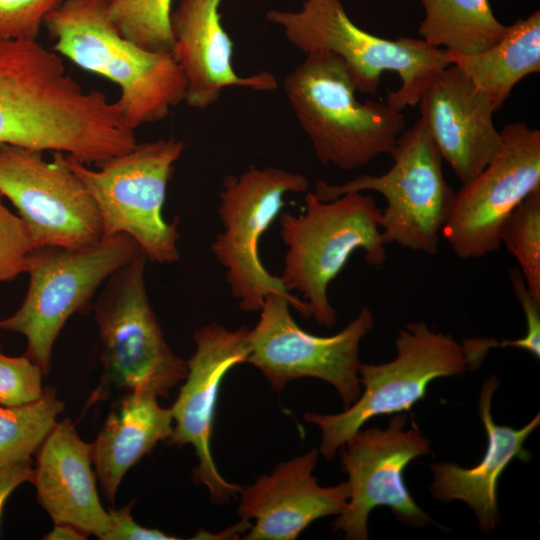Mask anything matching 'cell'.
<instances>
[{"instance_id":"6da1fadb","label":"cell","mask_w":540,"mask_h":540,"mask_svg":"<svg viewBox=\"0 0 540 540\" xmlns=\"http://www.w3.org/2000/svg\"><path fill=\"white\" fill-rule=\"evenodd\" d=\"M43 25L52 50L118 85L116 103L131 129L165 119L184 102L186 79L172 53L146 50L122 36L107 0H63Z\"/></svg>"},{"instance_id":"9c48e42d","label":"cell","mask_w":540,"mask_h":540,"mask_svg":"<svg viewBox=\"0 0 540 540\" xmlns=\"http://www.w3.org/2000/svg\"><path fill=\"white\" fill-rule=\"evenodd\" d=\"M308 187L305 175L276 167L250 166L224 178L218 206L223 231L210 249L225 269L226 282L241 310L259 312L265 297L277 293L310 318L307 304L289 292L280 277L268 272L258 251L260 238L285 205L284 196L305 192Z\"/></svg>"},{"instance_id":"ac0fdd59","label":"cell","mask_w":540,"mask_h":540,"mask_svg":"<svg viewBox=\"0 0 540 540\" xmlns=\"http://www.w3.org/2000/svg\"><path fill=\"white\" fill-rule=\"evenodd\" d=\"M224 0H180L171 12L172 55L186 79L184 102L207 109L228 87L272 91L278 87L267 71L240 76L232 64L233 43L222 26L219 8Z\"/></svg>"},{"instance_id":"d4e9b609","label":"cell","mask_w":540,"mask_h":540,"mask_svg":"<svg viewBox=\"0 0 540 540\" xmlns=\"http://www.w3.org/2000/svg\"><path fill=\"white\" fill-rule=\"evenodd\" d=\"M65 404L54 387L18 405L0 404V464L30 458L57 424Z\"/></svg>"},{"instance_id":"3957f363","label":"cell","mask_w":540,"mask_h":540,"mask_svg":"<svg viewBox=\"0 0 540 540\" xmlns=\"http://www.w3.org/2000/svg\"><path fill=\"white\" fill-rule=\"evenodd\" d=\"M298 215L281 212L280 237L287 247L280 279L307 304L310 318L332 327L336 311L328 298L330 283L358 249L367 264L379 267L387 257L380 229L381 209L362 192H348L332 200L305 195Z\"/></svg>"},{"instance_id":"9a60e30c","label":"cell","mask_w":540,"mask_h":540,"mask_svg":"<svg viewBox=\"0 0 540 540\" xmlns=\"http://www.w3.org/2000/svg\"><path fill=\"white\" fill-rule=\"evenodd\" d=\"M249 331L246 326L229 330L211 322L193 334L195 351L187 362L185 383L172 405L173 432L169 443L191 444L198 458L195 480L206 486L211 500L225 504L241 491L218 471L210 450L219 388L227 372L248 361Z\"/></svg>"},{"instance_id":"7402d4cb","label":"cell","mask_w":540,"mask_h":540,"mask_svg":"<svg viewBox=\"0 0 540 540\" xmlns=\"http://www.w3.org/2000/svg\"><path fill=\"white\" fill-rule=\"evenodd\" d=\"M51 112V91L33 40L0 39V143L34 148Z\"/></svg>"},{"instance_id":"836d02e7","label":"cell","mask_w":540,"mask_h":540,"mask_svg":"<svg viewBox=\"0 0 540 540\" xmlns=\"http://www.w3.org/2000/svg\"><path fill=\"white\" fill-rule=\"evenodd\" d=\"M43 538L47 540H83L87 539V535L73 525L54 523L52 530Z\"/></svg>"},{"instance_id":"44dd1931","label":"cell","mask_w":540,"mask_h":540,"mask_svg":"<svg viewBox=\"0 0 540 540\" xmlns=\"http://www.w3.org/2000/svg\"><path fill=\"white\" fill-rule=\"evenodd\" d=\"M157 398L150 393H124L91 443L96 477L110 503L127 471L172 435L171 408L160 406Z\"/></svg>"},{"instance_id":"d6986e66","label":"cell","mask_w":540,"mask_h":540,"mask_svg":"<svg viewBox=\"0 0 540 540\" xmlns=\"http://www.w3.org/2000/svg\"><path fill=\"white\" fill-rule=\"evenodd\" d=\"M36 453L31 483L53 523L73 525L102 540L109 529V513L99 499L91 443L84 442L65 418Z\"/></svg>"},{"instance_id":"ffe728a7","label":"cell","mask_w":540,"mask_h":540,"mask_svg":"<svg viewBox=\"0 0 540 540\" xmlns=\"http://www.w3.org/2000/svg\"><path fill=\"white\" fill-rule=\"evenodd\" d=\"M499 382L497 376H491L480 389L478 411L487 435L481 461L471 468L452 462L431 465V495L443 502L459 500L466 503L484 534L495 530L500 519L497 490L501 474L513 459L528 460L529 452L524 449V443L540 424L539 413L519 429L495 423L491 404Z\"/></svg>"},{"instance_id":"83f0119b","label":"cell","mask_w":540,"mask_h":540,"mask_svg":"<svg viewBox=\"0 0 540 540\" xmlns=\"http://www.w3.org/2000/svg\"><path fill=\"white\" fill-rule=\"evenodd\" d=\"M2 198L0 193V282H5L27 273L36 247L26 223L4 205Z\"/></svg>"},{"instance_id":"cb8c5ba5","label":"cell","mask_w":540,"mask_h":540,"mask_svg":"<svg viewBox=\"0 0 540 540\" xmlns=\"http://www.w3.org/2000/svg\"><path fill=\"white\" fill-rule=\"evenodd\" d=\"M424 11L418 33L427 43L458 54L482 52L497 43L507 26L489 0H419Z\"/></svg>"},{"instance_id":"d6a6232c","label":"cell","mask_w":540,"mask_h":540,"mask_svg":"<svg viewBox=\"0 0 540 540\" xmlns=\"http://www.w3.org/2000/svg\"><path fill=\"white\" fill-rule=\"evenodd\" d=\"M32 458L0 464V519L5 503L12 492L21 484L31 482Z\"/></svg>"},{"instance_id":"5b68a950","label":"cell","mask_w":540,"mask_h":540,"mask_svg":"<svg viewBox=\"0 0 540 540\" xmlns=\"http://www.w3.org/2000/svg\"><path fill=\"white\" fill-rule=\"evenodd\" d=\"M140 252L138 243L124 233L103 237L85 248H35L24 300L12 315L0 319V330L23 335V355L47 377L55 341L67 320L92 308L98 288Z\"/></svg>"},{"instance_id":"2e32d148","label":"cell","mask_w":540,"mask_h":540,"mask_svg":"<svg viewBox=\"0 0 540 540\" xmlns=\"http://www.w3.org/2000/svg\"><path fill=\"white\" fill-rule=\"evenodd\" d=\"M420 120L462 185L478 176L501 147L489 98L455 65L437 71L419 101Z\"/></svg>"},{"instance_id":"e0dca14e","label":"cell","mask_w":540,"mask_h":540,"mask_svg":"<svg viewBox=\"0 0 540 540\" xmlns=\"http://www.w3.org/2000/svg\"><path fill=\"white\" fill-rule=\"evenodd\" d=\"M319 451L311 449L279 463L241 489L237 509L242 520L254 523L246 540H295L312 522L340 515L349 500V484L322 487L313 475Z\"/></svg>"},{"instance_id":"52a82bcc","label":"cell","mask_w":540,"mask_h":540,"mask_svg":"<svg viewBox=\"0 0 540 540\" xmlns=\"http://www.w3.org/2000/svg\"><path fill=\"white\" fill-rule=\"evenodd\" d=\"M183 150L182 141L169 137L137 143L98 169L65 154L63 159L92 195L100 213L103 237L127 234L147 259L172 264L179 259L180 233L177 221L167 222L162 209L174 164Z\"/></svg>"},{"instance_id":"8992f818","label":"cell","mask_w":540,"mask_h":540,"mask_svg":"<svg viewBox=\"0 0 540 540\" xmlns=\"http://www.w3.org/2000/svg\"><path fill=\"white\" fill-rule=\"evenodd\" d=\"M137 254L106 281L92 304L100 339L103 382L124 393L168 397L186 378L187 362L169 347L150 303L145 268Z\"/></svg>"},{"instance_id":"ba28073f","label":"cell","mask_w":540,"mask_h":540,"mask_svg":"<svg viewBox=\"0 0 540 540\" xmlns=\"http://www.w3.org/2000/svg\"><path fill=\"white\" fill-rule=\"evenodd\" d=\"M389 155L392 165L385 173L363 174L343 184L318 180L313 193L323 201L348 192L380 193L387 203L380 217L385 244L434 255L456 196L445 180L441 154L419 119L400 134Z\"/></svg>"},{"instance_id":"603a6c76","label":"cell","mask_w":540,"mask_h":540,"mask_svg":"<svg viewBox=\"0 0 540 540\" xmlns=\"http://www.w3.org/2000/svg\"><path fill=\"white\" fill-rule=\"evenodd\" d=\"M446 52L449 62L489 98L496 112L520 80L540 71V12L517 19L497 43L482 52Z\"/></svg>"},{"instance_id":"7a4b0ae2","label":"cell","mask_w":540,"mask_h":540,"mask_svg":"<svg viewBox=\"0 0 540 540\" xmlns=\"http://www.w3.org/2000/svg\"><path fill=\"white\" fill-rule=\"evenodd\" d=\"M283 89L323 164L343 170L366 166L389 155L405 130L402 111L386 102L358 101L345 64L330 52L305 54L284 78Z\"/></svg>"},{"instance_id":"f546056e","label":"cell","mask_w":540,"mask_h":540,"mask_svg":"<svg viewBox=\"0 0 540 540\" xmlns=\"http://www.w3.org/2000/svg\"><path fill=\"white\" fill-rule=\"evenodd\" d=\"M63 0H0V39L37 40L47 14Z\"/></svg>"},{"instance_id":"1f68e13d","label":"cell","mask_w":540,"mask_h":540,"mask_svg":"<svg viewBox=\"0 0 540 540\" xmlns=\"http://www.w3.org/2000/svg\"><path fill=\"white\" fill-rule=\"evenodd\" d=\"M133 503L119 509L109 510V529L102 540H175L178 537L156 528L138 524L132 514Z\"/></svg>"},{"instance_id":"30bf717a","label":"cell","mask_w":540,"mask_h":540,"mask_svg":"<svg viewBox=\"0 0 540 540\" xmlns=\"http://www.w3.org/2000/svg\"><path fill=\"white\" fill-rule=\"evenodd\" d=\"M396 357L381 364L360 363L364 390L337 414L306 413L304 419L322 433L319 452L332 459L346 441L371 418L409 411L426 396L430 382L470 369L461 343L424 322L406 324L395 340Z\"/></svg>"},{"instance_id":"4dcf8cb0","label":"cell","mask_w":540,"mask_h":540,"mask_svg":"<svg viewBox=\"0 0 540 540\" xmlns=\"http://www.w3.org/2000/svg\"><path fill=\"white\" fill-rule=\"evenodd\" d=\"M509 278L513 293L519 301L526 319V333L522 338L515 340L495 341L490 340L491 348L514 347L531 353L537 359L540 358V302L530 294L523 275L519 268L509 270Z\"/></svg>"},{"instance_id":"277c9868","label":"cell","mask_w":540,"mask_h":540,"mask_svg":"<svg viewBox=\"0 0 540 540\" xmlns=\"http://www.w3.org/2000/svg\"><path fill=\"white\" fill-rule=\"evenodd\" d=\"M265 17L304 54L338 56L357 92L376 94L382 73H397L401 86L388 93L386 103L400 111L415 106L432 76L451 64L446 50L421 38L390 40L363 30L348 17L341 0H304L298 10H269Z\"/></svg>"},{"instance_id":"5bb4252c","label":"cell","mask_w":540,"mask_h":540,"mask_svg":"<svg viewBox=\"0 0 540 540\" xmlns=\"http://www.w3.org/2000/svg\"><path fill=\"white\" fill-rule=\"evenodd\" d=\"M406 422L404 413L393 414L386 428L360 429L339 449L350 494L333 530L345 539L367 540L370 512L379 506L389 507L412 527L434 522L413 500L403 478L411 461L431 452V443L416 425L405 429Z\"/></svg>"},{"instance_id":"4fadbf2b","label":"cell","mask_w":540,"mask_h":540,"mask_svg":"<svg viewBox=\"0 0 540 540\" xmlns=\"http://www.w3.org/2000/svg\"><path fill=\"white\" fill-rule=\"evenodd\" d=\"M498 152L456 192L441 236L460 259L481 258L500 249V228L512 210L540 189V131L524 122L501 130Z\"/></svg>"},{"instance_id":"f1b7e54d","label":"cell","mask_w":540,"mask_h":540,"mask_svg":"<svg viewBox=\"0 0 540 540\" xmlns=\"http://www.w3.org/2000/svg\"><path fill=\"white\" fill-rule=\"evenodd\" d=\"M41 369L26 356H7L0 343V404L18 405L38 398L43 391Z\"/></svg>"},{"instance_id":"484cf974","label":"cell","mask_w":540,"mask_h":540,"mask_svg":"<svg viewBox=\"0 0 540 540\" xmlns=\"http://www.w3.org/2000/svg\"><path fill=\"white\" fill-rule=\"evenodd\" d=\"M172 0H107L108 16L119 33L152 52H172Z\"/></svg>"},{"instance_id":"8fae6325","label":"cell","mask_w":540,"mask_h":540,"mask_svg":"<svg viewBox=\"0 0 540 540\" xmlns=\"http://www.w3.org/2000/svg\"><path fill=\"white\" fill-rule=\"evenodd\" d=\"M290 301L277 293L265 297L260 317L249 331L251 363L281 392L292 380L310 377L331 384L344 407L360 396L359 349L374 326L373 313L364 306L340 332L317 336L303 330L290 313Z\"/></svg>"},{"instance_id":"7c38bea8","label":"cell","mask_w":540,"mask_h":540,"mask_svg":"<svg viewBox=\"0 0 540 540\" xmlns=\"http://www.w3.org/2000/svg\"><path fill=\"white\" fill-rule=\"evenodd\" d=\"M0 193L28 226L35 247L85 248L103 238L97 205L63 153L0 143Z\"/></svg>"},{"instance_id":"4316f807","label":"cell","mask_w":540,"mask_h":540,"mask_svg":"<svg viewBox=\"0 0 540 540\" xmlns=\"http://www.w3.org/2000/svg\"><path fill=\"white\" fill-rule=\"evenodd\" d=\"M499 240L517 260L530 294L540 302V189L507 216Z\"/></svg>"}]
</instances>
